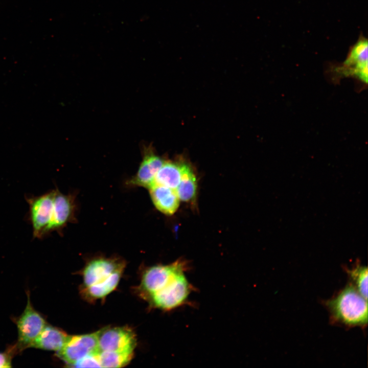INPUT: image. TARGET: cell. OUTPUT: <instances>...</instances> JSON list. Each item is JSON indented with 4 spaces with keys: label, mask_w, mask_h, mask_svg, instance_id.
<instances>
[{
    "label": "cell",
    "mask_w": 368,
    "mask_h": 368,
    "mask_svg": "<svg viewBox=\"0 0 368 368\" xmlns=\"http://www.w3.org/2000/svg\"><path fill=\"white\" fill-rule=\"evenodd\" d=\"M187 270L186 262L179 259L145 271L141 286L153 307L171 311L188 302L194 287L186 276Z\"/></svg>",
    "instance_id": "cell-1"
},
{
    "label": "cell",
    "mask_w": 368,
    "mask_h": 368,
    "mask_svg": "<svg viewBox=\"0 0 368 368\" xmlns=\"http://www.w3.org/2000/svg\"><path fill=\"white\" fill-rule=\"evenodd\" d=\"M325 304L335 323L349 327H364L367 325V300L351 283Z\"/></svg>",
    "instance_id": "cell-2"
},
{
    "label": "cell",
    "mask_w": 368,
    "mask_h": 368,
    "mask_svg": "<svg viewBox=\"0 0 368 368\" xmlns=\"http://www.w3.org/2000/svg\"><path fill=\"white\" fill-rule=\"evenodd\" d=\"M54 194L53 190L39 196H26L29 205L28 219L34 238L42 239L47 236L52 216Z\"/></svg>",
    "instance_id": "cell-3"
},
{
    "label": "cell",
    "mask_w": 368,
    "mask_h": 368,
    "mask_svg": "<svg viewBox=\"0 0 368 368\" xmlns=\"http://www.w3.org/2000/svg\"><path fill=\"white\" fill-rule=\"evenodd\" d=\"M27 297L25 309L16 321L18 340L12 348L14 353L30 348L31 344L47 325L43 317L32 306L29 291Z\"/></svg>",
    "instance_id": "cell-4"
},
{
    "label": "cell",
    "mask_w": 368,
    "mask_h": 368,
    "mask_svg": "<svg viewBox=\"0 0 368 368\" xmlns=\"http://www.w3.org/2000/svg\"><path fill=\"white\" fill-rule=\"evenodd\" d=\"M97 352H99L98 331L84 335H68L62 347L57 351V355L67 364L73 365L85 356Z\"/></svg>",
    "instance_id": "cell-5"
},
{
    "label": "cell",
    "mask_w": 368,
    "mask_h": 368,
    "mask_svg": "<svg viewBox=\"0 0 368 368\" xmlns=\"http://www.w3.org/2000/svg\"><path fill=\"white\" fill-rule=\"evenodd\" d=\"M98 334L99 352H133L136 338L129 328H106L98 331Z\"/></svg>",
    "instance_id": "cell-6"
},
{
    "label": "cell",
    "mask_w": 368,
    "mask_h": 368,
    "mask_svg": "<svg viewBox=\"0 0 368 368\" xmlns=\"http://www.w3.org/2000/svg\"><path fill=\"white\" fill-rule=\"evenodd\" d=\"M125 263L118 259L98 258L89 262L83 272L84 288L104 283L123 272Z\"/></svg>",
    "instance_id": "cell-7"
},
{
    "label": "cell",
    "mask_w": 368,
    "mask_h": 368,
    "mask_svg": "<svg viewBox=\"0 0 368 368\" xmlns=\"http://www.w3.org/2000/svg\"><path fill=\"white\" fill-rule=\"evenodd\" d=\"M164 162L150 148H146L139 169L136 175L129 181V184L149 189L154 183L155 176Z\"/></svg>",
    "instance_id": "cell-8"
},
{
    "label": "cell",
    "mask_w": 368,
    "mask_h": 368,
    "mask_svg": "<svg viewBox=\"0 0 368 368\" xmlns=\"http://www.w3.org/2000/svg\"><path fill=\"white\" fill-rule=\"evenodd\" d=\"M74 203L72 196L64 195L56 189L53 203V213L47 235L53 231H60L73 217Z\"/></svg>",
    "instance_id": "cell-9"
},
{
    "label": "cell",
    "mask_w": 368,
    "mask_h": 368,
    "mask_svg": "<svg viewBox=\"0 0 368 368\" xmlns=\"http://www.w3.org/2000/svg\"><path fill=\"white\" fill-rule=\"evenodd\" d=\"M149 189L152 202L158 211L167 215L177 211L180 200L176 190L156 183Z\"/></svg>",
    "instance_id": "cell-10"
},
{
    "label": "cell",
    "mask_w": 368,
    "mask_h": 368,
    "mask_svg": "<svg viewBox=\"0 0 368 368\" xmlns=\"http://www.w3.org/2000/svg\"><path fill=\"white\" fill-rule=\"evenodd\" d=\"M68 336L59 328L47 324L30 348L58 351L65 342Z\"/></svg>",
    "instance_id": "cell-11"
},
{
    "label": "cell",
    "mask_w": 368,
    "mask_h": 368,
    "mask_svg": "<svg viewBox=\"0 0 368 368\" xmlns=\"http://www.w3.org/2000/svg\"><path fill=\"white\" fill-rule=\"evenodd\" d=\"M367 41L361 39L353 46L345 61L347 66L354 65L353 72L361 80L367 82Z\"/></svg>",
    "instance_id": "cell-12"
},
{
    "label": "cell",
    "mask_w": 368,
    "mask_h": 368,
    "mask_svg": "<svg viewBox=\"0 0 368 368\" xmlns=\"http://www.w3.org/2000/svg\"><path fill=\"white\" fill-rule=\"evenodd\" d=\"M197 183L195 174L188 164L182 163L180 182L176 189L179 200L186 202L195 201Z\"/></svg>",
    "instance_id": "cell-13"
},
{
    "label": "cell",
    "mask_w": 368,
    "mask_h": 368,
    "mask_svg": "<svg viewBox=\"0 0 368 368\" xmlns=\"http://www.w3.org/2000/svg\"><path fill=\"white\" fill-rule=\"evenodd\" d=\"M182 164L165 162L155 176L154 183L176 190L181 178Z\"/></svg>",
    "instance_id": "cell-14"
},
{
    "label": "cell",
    "mask_w": 368,
    "mask_h": 368,
    "mask_svg": "<svg viewBox=\"0 0 368 368\" xmlns=\"http://www.w3.org/2000/svg\"><path fill=\"white\" fill-rule=\"evenodd\" d=\"M122 272H117L108 281L88 287L84 288V292L89 298H103L111 292L119 284Z\"/></svg>",
    "instance_id": "cell-15"
},
{
    "label": "cell",
    "mask_w": 368,
    "mask_h": 368,
    "mask_svg": "<svg viewBox=\"0 0 368 368\" xmlns=\"http://www.w3.org/2000/svg\"><path fill=\"white\" fill-rule=\"evenodd\" d=\"M133 353L114 351L99 352L100 362L102 367H121L129 363Z\"/></svg>",
    "instance_id": "cell-16"
},
{
    "label": "cell",
    "mask_w": 368,
    "mask_h": 368,
    "mask_svg": "<svg viewBox=\"0 0 368 368\" xmlns=\"http://www.w3.org/2000/svg\"><path fill=\"white\" fill-rule=\"evenodd\" d=\"M351 280V284L358 291L367 299V268L366 266L357 265L352 269H347Z\"/></svg>",
    "instance_id": "cell-17"
},
{
    "label": "cell",
    "mask_w": 368,
    "mask_h": 368,
    "mask_svg": "<svg viewBox=\"0 0 368 368\" xmlns=\"http://www.w3.org/2000/svg\"><path fill=\"white\" fill-rule=\"evenodd\" d=\"M72 365L78 367H101L99 358V352L93 353L85 356Z\"/></svg>",
    "instance_id": "cell-18"
},
{
    "label": "cell",
    "mask_w": 368,
    "mask_h": 368,
    "mask_svg": "<svg viewBox=\"0 0 368 368\" xmlns=\"http://www.w3.org/2000/svg\"><path fill=\"white\" fill-rule=\"evenodd\" d=\"M13 352L10 349L5 353H0V368L11 367V358Z\"/></svg>",
    "instance_id": "cell-19"
}]
</instances>
